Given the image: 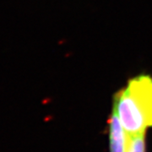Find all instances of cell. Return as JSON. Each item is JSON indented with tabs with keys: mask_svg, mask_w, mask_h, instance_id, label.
Returning <instances> with one entry per match:
<instances>
[{
	"mask_svg": "<svg viewBox=\"0 0 152 152\" xmlns=\"http://www.w3.org/2000/svg\"><path fill=\"white\" fill-rule=\"evenodd\" d=\"M121 124L129 135L152 127V78L140 75L130 80L117 94L114 102Z\"/></svg>",
	"mask_w": 152,
	"mask_h": 152,
	"instance_id": "1",
	"label": "cell"
},
{
	"mask_svg": "<svg viewBox=\"0 0 152 152\" xmlns=\"http://www.w3.org/2000/svg\"><path fill=\"white\" fill-rule=\"evenodd\" d=\"M129 135L113 107L109 119V152H127Z\"/></svg>",
	"mask_w": 152,
	"mask_h": 152,
	"instance_id": "2",
	"label": "cell"
},
{
	"mask_svg": "<svg viewBox=\"0 0 152 152\" xmlns=\"http://www.w3.org/2000/svg\"><path fill=\"white\" fill-rule=\"evenodd\" d=\"M127 152H145V133L129 135Z\"/></svg>",
	"mask_w": 152,
	"mask_h": 152,
	"instance_id": "3",
	"label": "cell"
}]
</instances>
